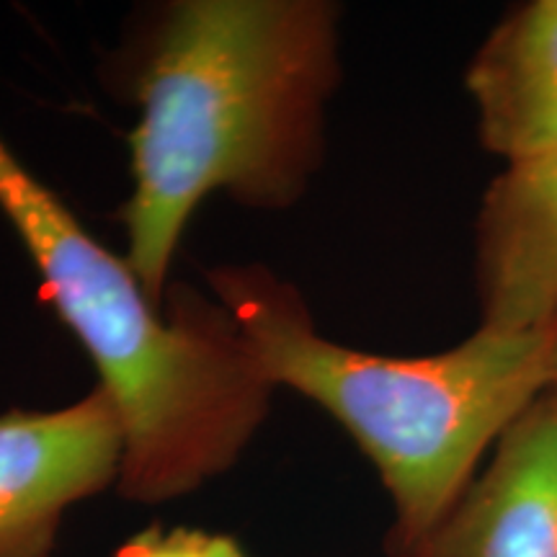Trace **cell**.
I'll use <instances>...</instances> for the list:
<instances>
[{"mask_svg": "<svg viewBox=\"0 0 557 557\" xmlns=\"http://www.w3.org/2000/svg\"><path fill=\"white\" fill-rule=\"evenodd\" d=\"M338 73L329 0H173L145 18L129 50L139 122L120 220L124 259L158 305L201 201L222 191L284 209L302 197Z\"/></svg>", "mask_w": 557, "mask_h": 557, "instance_id": "1", "label": "cell"}, {"mask_svg": "<svg viewBox=\"0 0 557 557\" xmlns=\"http://www.w3.org/2000/svg\"><path fill=\"white\" fill-rule=\"evenodd\" d=\"M0 212L120 408V496L165 504L233 468L267 421L274 387L218 299L181 292L163 312L127 259L96 240L3 137Z\"/></svg>", "mask_w": 557, "mask_h": 557, "instance_id": "2", "label": "cell"}, {"mask_svg": "<svg viewBox=\"0 0 557 557\" xmlns=\"http://www.w3.org/2000/svg\"><path fill=\"white\" fill-rule=\"evenodd\" d=\"M209 287L261 377L323 408L372 462L393 506L389 557L416 555L504 431L549 393V331L478 325L447 351L387 357L318 333L302 295L259 263L209 271Z\"/></svg>", "mask_w": 557, "mask_h": 557, "instance_id": "3", "label": "cell"}, {"mask_svg": "<svg viewBox=\"0 0 557 557\" xmlns=\"http://www.w3.org/2000/svg\"><path fill=\"white\" fill-rule=\"evenodd\" d=\"M122 462L124 423L103 385L0 416V557H52L67 508L120 483Z\"/></svg>", "mask_w": 557, "mask_h": 557, "instance_id": "4", "label": "cell"}, {"mask_svg": "<svg viewBox=\"0 0 557 557\" xmlns=\"http://www.w3.org/2000/svg\"><path fill=\"white\" fill-rule=\"evenodd\" d=\"M413 557H557V395L504 431Z\"/></svg>", "mask_w": 557, "mask_h": 557, "instance_id": "5", "label": "cell"}, {"mask_svg": "<svg viewBox=\"0 0 557 557\" xmlns=\"http://www.w3.org/2000/svg\"><path fill=\"white\" fill-rule=\"evenodd\" d=\"M480 325L549 331L557 320V148L506 163L478 214Z\"/></svg>", "mask_w": 557, "mask_h": 557, "instance_id": "6", "label": "cell"}, {"mask_svg": "<svg viewBox=\"0 0 557 557\" xmlns=\"http://www.w3.org/2000/svg\"><path fill=\"white\" fill-rule=\"evenodd\" d=\"M468 94L480 139L504 163L557 148V0H532L487 34Z\"/></svg>", "mask_w": 557, "mask_h": 557, "instance_id": "7", "label": "cell"}, {"mask_svg": "<svg viewBox=\"0 0 557 557\" xmlns=\"http://www.w3.org/2000/svg\"><path fill=\"white\" fill-rule=\"evenodd\" d=\"M111 557H250L230 534L197 527H148L132 534Z\"/></svg>", "mask_w": 557, "mask_h": 557, "instance_id": "8", "label": "cell"}, {"mask_svg": "<svg viewBox=\"0 0 557 557\" xmlns=\"http://www.w3.org/2000/svg\"><path fill=\"white\" fill-rule=\"evenodd\" d=\"M549 393L557 395V320L549 329Z\"/></svg>", "mask_w": 557, "mask_h": 557, "instance_id": "9", "label": "cell"}]
</instances>
